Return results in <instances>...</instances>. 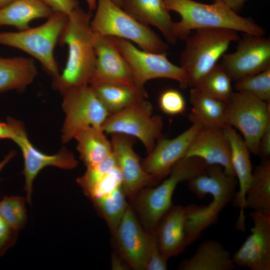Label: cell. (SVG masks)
Here are the masks:
<instances>
[{
	"label": "cell",
	"instance_id": "277c9868",
	"mask_svg": "<svg viewBox=\"0 0 270 270\" xmlns=\"http://www.w3.org/2000/svg\"><path fill=\"white\" fill-rule=\"evenodd\" d=\"M210 165L196 157L184 158L172 167L168 178L155 187H146L132 200L142 226L148 232L156 230L162 218L173 205L172 198L178 185L206 172Z\"/></svg>",
	"mask_w": 270,
	"mask_h": 270
},
{
	"label": "cell",
	"instance_id": "ffe728a7",
	"mask_svg": "<svg viewBox=\"0 0 270 270\" xmlns=\"http://www.w3.org/2000/svg\"><path fill=\"white\" fill-rule=\"evenodd\" d=\"M224 130L230 144L232 164L239 184L235 198V204L240 208L236 228L244 232L246 230V196L252 174L250 151L242 136L233 127L227 125Z\"/></svg>",
	"mask_w": 270,
	"mask_h": 270
},
{
	"label": "cell",
	"instance_id": "4dcf8cb0",
	"mask_svg": "<svg viewBox=\"0 0 270 270\" xmlns=\"http://www.w3.org/2000/svg\"><path fill=\"white\" fill-rule=\"evenodd\" d=\"M232 80L222 66L216 64L194 88L226 102L234 92Z\"/></svg>",
	"mask_w": 270,
	"mask_h": 270
},
{
	"label": "cell",
	"instance_id": "d4e9b609",
	"mask_svg": "<svg viewBox=\"0 0 270 270\" xmlns=\"http://www.w3.org/2000/svg\"><path fill=\"white\" fill-rule=\"evenodd\" d=\"M37 74L32 58H0V92L22 91L34 82Z\"/></svg>",
	"mask_w": 270,
	"mask_h": 270
},
{
	"label": "cell",
	"instance_id": "4fadbf2b",
	"mask_svg": "<svg viewBox=\"0 0 270 270\" xmlns=\"http://www.w3.org/2000/svg\"><path fill=\"white\" fill-rule=\"evenodd\" d=\"M236 50L226 53L220 64L236 81L270 68V40L261 36L244 34Z\"/></svg>",
	"mask_w": 270,
	"mask_h": 270
},
{
	"label": "cell",
	"instance_id": "ba28073f",
	"mask_svg": "<svg viewBox=\"0 0 270 270\" xmlns=\"http://www.w3.org/2000/svg\"><path fill=\"white\" fill-rule=\"evenodd\" d=\"M102 129L106 134L136 137L148 154L162 138L163 122L161 116L152 114V104L144 99L109 115Z\"/></svg>",
	"mask_w": 270,
	"mask_h": 270
},
{
	"label": "cell",
	"instance_id": "cb8c5ba5",
	"mask_svg": "<svg viewBox=\"0 0 270 270\" xmlns=\"http://www.w3.org/2000/svg\"><path fill=\"white\" fill-rule=\"evenodd\" d=\"M192 108L188 116L192 124L202 127L224 128L228 125L226 116V102L211 96L196 88L190 92Z\"/></svg>",
	"mask_w": 270,
	"mask_h": 270
},
{
	"label": "cell",
	"instance_id": "836d02e7",
	"mask_svg": "<svg viewBox=\"0 0 270 270\" xmlns=\"http://www.w3.org/2000/svg\"><path fill=\"white\" fill-rule=\"evenodd\" d=\"M116 166V159L112 152L104 160L87 167L84 174L76 179V182L86 196L96 183L110 169Z\"/></svg>",
	"mask_w": 270,
	"mask_h": 270
},
{
	"label": "cell",
	"instance_id": "ac0fdd59",
	"mask_svg": "<svg viewBox=\"0 0 270 270\" xmlns=\"http://www.w3.org/2000/svg\"><path fill=\"white\" fill-rule=\"evenodd\" d=\"M94 48L96 64L90 84H134L130 68L113 37L96 34Z\"/></svg>",
	"mask_w": 270,
	"mask_h": 270
},
{
	"label": "cell",
	"instance_id": "2e32d148",
	"mask_svg": "<svg viewBox=\"0 0 270 270\" xmlns=\"http://www.w3.org/2000/svg\"><path fill=\"white\" fill-rule=\"evenodd\" d=\"M110 142L126 197L132 200L142 189L156 186L160 182V180L144 169L139 156L134 150L132 137L112 134Z\"/></svg>",
	"mask_w": 270,
	"mask_h": 270
},
{
	"label": "cell",
	"instance_id": "9a60e30c",
	"mask_svg": "<svg viewBox=\"0 0 270 270\" xmlns=\"http://www.w3.org/2000/svg\"><path fill=\"white\" fill-rule=\"evenodd\" d=\"M252 233L232 256L236 266L270 270V212L252 210Z\"/></svg>",
	"mask_w": 270,
	"mask_h": 270
},
{
	"label": "cell",
	"instance_id": "f1b7e54d",
	"mask_svg": "<svg viewBox=\"0 0 270 270\" xmlns=\"http://www.w3.org/2000/svg\"><path fill=\"white\" fill-rule=\"evenodd\" d=\"M246 208L270 212V160H264L252 172L246 196Z\"/></svg>",
	"mask_w": 270,
	"mask_h": 270
},
{
	"label": "cell",
	"instance_id": "d6986e66",
	"mask_svg": "<svg viewBox=\"0 0 270 270\" xmlns=\"http://www.w3.org/2000/svg\"><path fill=\"white\" fill-rule=\"evenodd\" d=\"M184 157H196L208 165L220 166L226 174L236 177L230 144L222 128L202 127L194 138Z\"/></svg>",
	"mask_w": 270,
	"mask_h": 270
},
{
	"label": "cell",
	"instance_id": "b9f144b4",
	"mask_svg": "<svg viewBox=\"0 0 270 270\" xmlns=\"http://www.w3.org/2000/svg\"><path fill=\"white\" fill-rule=\"evenodd\" d=\"M15 132L9 122H0V140L10 139L12 140L15 137Z\"/></svg>",
	"mask_w": 270,
	"mask_h": 270
},
{
	"label": "cell",
	"instance_id": "ab89813d",
	"mask_svg": "<svg viewBox=\"0 0 270 270\" xmlns=\"http://www.w3.org/2000/svg\"><path fill=\"white\" fill-rule=\"evenodd\" d=\"M258 155L264 160L268 159L270 155V122L264 129L260 138Z\"/></svg>",
	"mask_w": 270,
	"mask_h": 270
},
{
	"label": "cell",
	"instance_id": "83f0119b",
	"mask_svg": "<svg viewBox=\"0 0 270 270\" xmlns=\"http://www.w3.org/2000/svg\"><path fill=\"white\" fill-rule=\"evenodd\" d=\"M80 160L87 167L104 160L112 152V146L100 128L88 126L74 137Z\"/></svg>",
	"mask_w": 270,
	"mask_h": 270
},
{
	"label": "cell",
	"instance_id": "7402d4cb",
	"mask_svg": "<svg viewBox=\"0 0 270 270\" xmlns=\"http://www.w3.org/2000/svg\"><path fill=\"white\" fill-rule=\"evenodd\" d=\"M122 8L140 22L156 28L169 43H176L174 22L164 0H123Z\"/></svg>",
	"mask_w": 270,
	"mask_h": 270
},
{
	"label": "cell",
	"instance_id": "f546056e",
	"mask_svg": "<svg viewBox=\"0 0 270 270\" xmlns=\"http://www.w3.org/2000/svg\"><path fill=\"white\" fill-rule=\"evenodd\" d=\"M126 197L122 185L108 194L91 200L112 233L118 226L128 206Z\"/></svg>",
	"mask_w": 270,
	"mask_h": 270
},
{
	"label": "cell",
	"instance_id": "30bf717a",
	"mask_svg": "<svg viewBox=\"0 0 270 270\" xmlns=\"http://www.w3.org/2000/svg\"><path fill=\"white\" fill-rule=\"evenodd\" d=\"M65 113L62 141L66 144L88 126L102 128L109 113L90 85L74 88L62 94Z\"/></svg>",
	"mask_w": 270,
	"mask_h": 270
},
{
	"label": "cell",
	"instance_id": "7c38bea8",
	"mask_svg": "<svg viewBox=\"0 0 270 270\" xmlns=\"http://www.w3.org/2000/svg\"><path fill=\"white\" fill-rule=\"evenodd\" d=\"M12 126L16 135L12 140L20 148L24 158V190L26 200L31 204L34 181L41 170L49 166L64 170L76 168L78 162L72 152L66 148H62L58 153L50 155L37 149L30 140L23 124L11 118L7 120Z\"/></svg>",
	"mask_w": 270,
	"mask_h": 270
},
{
	"label": "cell",
	"instance_id": "8fae6325",
	"mask_svg": "<svg viewBox=\"0 0 270 270\" xmlns=\"http://www.w3.org/2000/svg\"><path fill=\"white\" fill-rule=\"evenodd\" d=\"M114 43L126 60L132 74L134 84L144 88L145 84L155 78H164L178 81L187 86V77L180 66L172 64L166 53H156L138 48L133 43L113 38Z\"/></svg>",
	"mask_w": 270,
	"mask_h": 270
},
{
	"label": "cell",
	"instance_id": "8992f818",
	"mask_svg": "<svg viewBox=\"0 0 270 270\" xmlns=\"http://www.w3.org/2000/svg\"><path fill=\"white\" fill-rule=\"evenodd\" d=\"M95 10L90 24L96 34L128 40L148 52L166 53L168 50V44L149 26L136 20L112 0H96Z\"/></svg>",
	"mask_w": 270,
	"mask_h": 270
},
{
	"label": "cell",
	"instance_id": "7a4b0ae2",
	"mask_svg": "<svg viewBox=\"0 0 270 270\" xmlns=\"http://www.w3.org/2000/svg\"><path fill=\"white\" fill-rule=\"evenodd\" d=\"M238 182L225 173L222 167L210 165L208 170L188 181L190 191L197 198L207 194L212 200L207 206H186V230L188 244L198 238L204 230L216 222L220 212L234 198Z\"/></svg>",
	"mask_w": 270,
	"mask_h": 270
},
{
	"label": "cell",
	"instance_id": "e575fe53",
	"mask_svg": "<svg viewBox=\"0 0 270 270\" xmlns=\"http://www.w3.org/2000/svg\"><path fill=\"white\" fill-rule=\"evenodd\" d=\"M122 185V174L118 165L106 172L86 195L90 200L112 192Z\"/></svg>",
	"mask_w": 270,
	"mask_h": 270
},
{
	"label": "cell",
	"instance_id": "8d00e7d4",
	"mask_svg": "<svg viewBox=\"0 0 270 270\" xmlns=\"http://www.w3.org/2000/svg\"><path fill=\"white\" fill-rule=\"evenodd\" d=\"M150 244L144 270H168V258L160 249L156 230L150 232Z\"/></svg>",
	"mask_w": 270,
	"mask_h": 270
},
{
	"label": "cell",
	"instance_id": "f6af8a7d",
	"mask_svg": "<svg viewBox=\"0 0 270 270\" xmlns=\"http://www.w3.org/2000/svg\"><path fill=\"white\" fill-rule=\"evenodd\" d=\"M90 10H95L96 6V0H86Z\"/></svg>",
	"mask_w": 270,
	"mask_h": 270
},
{
	"label": "cell",
	"instance_id": "7dc6e473",
	"mask_svg": "<svg viewBox=\"0 0 270 270\" xmlns=\"http://www.w3.org/2000/svg\"><path fill=\"white\" fill-rule=\"evenodd\" d=\"M112 1L120 7L122 6L123 0H112Z\"/></svg>",
	"mask_w": 270,
	"mask_h": 270
},
{
	"label": "cell",
	"instance_id": "52a82bcc",
	"mask_svg": "<svg viewBox=\"0 0 270 270\" xmlns=\"http://www.w3.org/2000/svg\"><path fill=\"white\" fill-rule=\"evenodd\" d=\"M67 20V15L53 12L44 23L37 26L17 32H0V44L30 55L53 78L60 72L54 52Z\"/></svg>",
	"mask_w": 270,
	"mask_h": 270
},
{
	"label": "cell",
	"instance_id": "f35d334b",
	"mask_svg": "<svg viewBox=\"0 0 270 270\" xmlns=\"http://www.w3.org/2000/svg\"><path fill=\"white\" fill-rule=\"evenodd\" d=\"M53 12H60L68 16L79 6L78 0H41Z\"/></svg>",
	"mask_w": 270,
	"mask_h": 270
},
{
	"label": "cell",
	"instance_id": "3957f363",
	"mask_svg": "<svg viewBox=\"0 0 270 270\" xmlns=\"http://www.w3.org/2000/svg\"><path fill=\"white\" fill-rule=\"evenodd\" d=\"M166 8L178 13V22H174L177 39L185 40L192 30L222 28L262 36L264 30L252 19L242 16L221 2L206 4L193 0H164Z\"/></svg>",
	"mask_w": 270,
	"mask_h": 270
},
{
	"label": "cell",
	"instance_id": "60d3db41",
	"mask_svg": "<svg viewBox=\"0 0 270 270\" xmlns=\"http://www.w3.org/2000/svg\"><path fill=\"white\" fill-rule=\"evenodd\" d=\"M111 260L112 270H126L130 268L126 262L118 254H112Z\"/></svg>",
	"mask_w": 270,
	"mask_h": 270
},
{
	"label": "cell",
	"instance_id": "44dd1931",
	"mask_svg": "<svg viewBox=\"0 0 270 270\" xmlns=\"http://www.w3.org/2000/svg\"><path fill=\"white\" fill-rule=\"evenodd\" d=\"M186 206L172 205L156 228L160 249L168 259L180 254L188 246L186 230Z\"/></svg>",
	"mask_w": 270,
	"mask_h": 270
},
{
	"label": "cell",
	"instance_id": "d590c367",
	"mask_svg": "<svg viewBox=\"0 0 270 270\" xmlns=\"http://www.w3.org/2000/svg\"><path fill=\"white\" fill-rule=\"evenodd\" d=\"M158 105L164 114L174 116L182 114L185 111L186 102L180 91L170 88L160 94L158 98Z\"/></svg>",
	"mask_w": 270,
	"mask_h": 270
},
{
	"label": "cell",
	"instance_id": "1f68e13d",
	"mask_svg": "<svg viewBox=\"0 0 270 270\" xmlns=\"http://www.w3.org/2000/svg\"><path fill=\"white\" fill-rule=\"evenodd\" d=\"M236 92L250 94L266 102H270V68L236 81Z\"/></svg>",
	"mask_w": 270,
	"mask_h": 270
},
{
	"label": "cell",
	"instance_id": "bcb514c9",
	"mask_svg": "<svg viewBox=\"0 0 270 270\" xmlns=\"http://www.w3.org/2000/svg\"><path fill=\"white\" fill-rule=\"evenodd\" d=\"M14 0H0V8L6 6Z\"/></svg>",
	"mask_w": 270,
	"mask_h": 270
},
{
	"label": "cell",
	"instance_id": "e0dca14e",
	"mask_svg": "<svg viewBox=\"0 0 270 270\" xmlns=\"http://www.w3.org/2000/svg\"><path fill=\"white\" fill-rule=\"evenodd\" d=\"M202 128L192 124L188 130L176 137L158 139L152 150L142 162L144 170L158 180L168 176L172 167L185 156L194 136Z\"/></svg>",
	"mask_w": 270,
	"mask_h": 270
},
{
	"label": "cell",
	"instance_id": "ee69618b",
	"mask_svg": "<svg viewBox=\"0 0 270 270\" xmlns=\"http://www.w3.org/2000/svg\"><path fill=\"white\" fill-rule=\"evenodd\" d=\"M16 152L12 150L6 154L2 161L0 162V172L5 166L15 156Z\"/></svg>",
	"mask_w": 270,
	"mask_h": 270
},
{
	"label": "cell",
	"instance_id": "6da1fadb",
	"mask_svg": "<svg viewBox=\"0 0 270 270\" xmlns=\"http://www.w3.org/2000/svg\"><path fill=\"white\" fill-rule=\"evenodd\" d=\"M92 17L80 6L68 16L58 42L60 46H67L68 59L62 72L53 78L52 82L53 88L62 94L70 90L90 85L96 60Z\"/></svg>",
	"mask_w": 270,
	"mask_h": 270
},
{
	"label": "cell",
	"instance_id": "5bb4252c",
	"mask_svg": "<svg viewBox=\"0 0 270 270\" xmlns=\"http://www.w3.org/2000/svg\"><path fill=\"white\" fill-rule=\"evenodd\" d=\"M112 234L118 254L130 268L144 270L150 234L143 228L132 206L128 205L122 220Z\"/></svg>",
	"mask_w": 270,
	"mask_h": 270
},
{
	"label": "cell",
	"instance_id": "5b68a950",
	"mask_svg": "<svg viewBox=\"0 0 270 270\" xmlns=\"http://www.w3.org/2000/svg\"><path fill=\"white\" fill-rule=\"evenodd\" d=\"M238 39L237 32L229 29H198L189 35L184 40L185 47L180 56L187 86L196 87L217 64L230 44Z\"/></svg>",
	"mask_w": 270,
	"mask_h": 270
},
{
	"label": "cell",
	"instance_id": "4316f807",
	"mask_svg": "<svg viewBox=\"0 0 270 270\" xmlns=\"http://www.w3.org/2000/svg\"><path fill=\"white\" fill-rule=\"evenodd\" d=\"M110 115L147 98L144 88L134 84H90Z\"/></svg>",
	"mask_w": 270,
	"mask_h": 270
},
{
	"label": "cell",
	"instance_id": "7bdbcfd3",
	"mask_svg": "<svg viewBox=\"0 0 270 270\" xmlns=\"http://www.w3.org/2000/svg\"><path fill=\"white\" fill-rule=\"evenodd\" d=\"M221 2L234 12H237L248 0H215Z\"/></svg>",
	"mask_w": 270,
	"mask_h": 270
},
{
	"label": "cell",
	"instance_id": "9c48e42d",
	"mask_svg": "<svg viewBox=\"0 0 270 270\" xmlns=\"http://www.w3.org/2000/svg\"><path fill=\"white\" fill-rule=\"evenodd\" d=\"M228 125L242 134L250 152L258 155L262 134L270 122V103L242 92H233L226 102Z\"/></svg>",
	"mask_w": 270,
	"mask_h": 270
},
{
	"label": "cell",
	"instance_id": "484cf974",
	"mask_svg": "<svg viewBox=\"0 0 270 270\" xmlns=\"http://www.w3.org/2000/svg\"><path fill=\"white\" fill-rule=\"evenodd\" d=\"M52 12L41 0H14L0 8V26H8L24 30L30 27L32 20L47 18Z\"/></svg>",
	"mask_w": 270,
	"mask_h": 270
},
{
	"label": "cell",
	"instance_id": "74e56055",
	"mask_svg": "<svg viewBox=\"0 0 270 270\" xmlns=\"http://www.w3.org/2000/svg\"><path fill=\"white\" fill-rule=\"evenodd\" d=\"M18 232L0 214V258L14 244L18 236Z\"/></svg>",
	"mask_w": 270,
	"mask_h": 270
},
{
	"label": "cell",
	"instance_id": "603a6c76",
	"mask_svg": "<svg viewBox=\"0 0 270 270\" xmlns=\"http://www.w3.org/2000/svg\"><path fill=\"white\" fill-rule=\"evenodd\" d=\"M236 266L230 253L215 240L202 242L190 258L178 265L180 270H232Z\"/></svg>",
	"mask_w": 270,
	"mask_h": 270
},
{
	"label": "cell",
	"instance_id": "d6a6232c",
	"mask_svg": "<svg viewBox=\"0 0 270 270\" xmlns=\"http://www.w3.org/2000/svg\"><path fill=\"white\" fill-rule=\"evenodd\" d=\"M0 214L18 232L24 227L27 221L24 198L20 196H4L0 200Z\"/></svg>",
	"mask_w": 270,
	"mask_h": 270
}]
</instances>
